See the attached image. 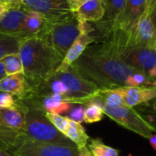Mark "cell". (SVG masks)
<instances>
[{"label": "cell", "instance_id": "38", "mask_svg": "<svg viewBox=\"0 0 156 156\" xmlns=\"http://www.w3.org/2000/svg\"><path fill=\"white\" fill-rule=\"evenodd\" d=\"M152 110H153L154 113H155L156 114V99L155 100H154V101H153V104H152Z\"/></svg>", "mask_w": 156, "mask_h": 156}, {"label": "cell", "instance_id": "17", "mask_svg": "<svg viewBox=\"0 0 156 156\" xmlns=\"http://www.w3.org/2000/svg\"><path fill=\"white\" fill-rule=\"evenodd\" d=\"M0 117L2 121L12 130L23 133L26 121V108L23 102L16 99L14 107L0 110Z\"/></svg>", "mask_w": 156, "mask_h": 156}, {"label": "cell", "instance_id": "21", "mask_svg": "<svg viewBox=\"0 0 156 156\" xmlns=\"http://www.w3.org/2000/svg\"><path fill=\"white\" fill-rule=\"evenodd\" d=\"M65 136L69 140H70L79 149L86 147L90 140V137L82 124L71 120H69V127L67 129Z\"/></svg>", "mask_w": 156, "mask_h": 156}, {"label": "cell", "instance_id": "39", "mask_svg": "<svg viewBox=\"0 0 156 156\" xmlns=\"http://www.w3.org/2000/svg\"><path fill=\"white\" fill-rule=\"evenodd\" d=\"M155 2H156V0H152V3H151V5H150V6H149V8H148V10H147L148 12L150 11V9L152 8V6H153V5H154V3H155Z\"/></svg>", "mask_w": 156, "mask_h": 156}, {"label": "cell", "instance_id": "11", "mask_svg": "<svg viewBox=\"0 0 156 156\" xmlns=\"http://www.w3.org/2000/svg\"><path fill=\"white\" fill-rule=\"evenodd\" d=\"M22 5L40 14L45 20L56 19L73 12L67 0H22Z\"/></svg>", "mask_w": 156, "mask_h": 156}, {"label": "cell", "instance_id": "2", "mask_svg": "<svg viewBox=\"0 0 156 156\" xmlns=\"http://www.w3.org/2000/svg\"><path fill=\"white\" fill-rule=\"evenodd\" d=\"M18 55L23 65V74L32 90L49 78L64 58L56 49L37 37L22 39Z\"/></svg>", "mask_w": 156, "mask_h": 156}, {"label": "cell", "instance_id": "8", "mask_svg": "<svg viewBox=\"0 0 156 156\" xmlns=\"http://www.w3.org/2000/svg\"><path fill=\"white\" fill-rule=\"evenodd\" d=\"M126 31L127 35L123 41L124 47L156 48V28L148 11H145L135 25L130 30Z\"/></svg>", "mask_w": 156, "mask_h": 156}, {"label": "cell", "instance_id": "36", "mask_svg": "<svg viewBox=\"0 0 156 156\" xmlns=\"http://www.w3.org/2000/svg\"><path fill=\"white\" fill-rule=\"evenodd\" d=\"M5 76V69H4V66L2 64V62L0 61V80L2 78H4Z\"/></svg>", "mask_w": 156, "mask_h": 156}, {"label": "cell", "instance_id": "37", "mask_svg": "<svg viewBox=\"0 0 156 156\" xmlns=\"http://www.w3.org/2000/svg\"><path fill=\"white\" fill-rule=\"evenodd\" d=\"M0 156H15V155H13L12 154H10V153H8V152H6V151H4V150L0 149Z\"/></svg>", "mask_w": 156, "mask_h": 156}, {"label": "cell", "instance_id": "30", "mask_svg": "<svg viewBox=\"0 0 156 156\" xmlns=\"http://www.w3.org/2000/svg\"><path fill=\"white\" fill-rule=\"evenodd\" d=\"M86 0H67L71 11L76 12L78 10V8L85 2Z\"/></svg>", "mask_w": 156, "mask_h": 156}, {"label": "cell", "instance_id": "13", "mask_svg": "<svg viewBox=\"0 0 156 156\" xmlns=\"http://www.w3.org/2000/svg\"><path fill=\"white\" fill-rule=\"evenodd\" d=\"M90 33H91V27L90 23H85L82 32L73 42L71 47L69 48L61 64L58 66L56 71L68 69L82 55V53L86 50V48L89 46L96 42V38Z\"/></svg>", "mask_w": 156, "mask_h": 156}, {"label": "cell", "instance_id": "9", "mask_svg": "<svg viewBox=\"0 0 156 156\" xmlns=\"http://www.w3.org/2000/svg\"><path fill=\"white\" fill-rule=\"evenodd\" d=\"M80 150L73 144L25 141L13 154L15 156H79Z\"/></svg>", "mask_w": 156, "mask_h": 156}, {"label": "cell", "instance_id": "3", "mask_svg": "<svg viewBox=\"0 0 156 156\" xmlns=\"http://www.w3.org/2000/svg\"><path fill=\"white\" fill-rule=\"evenodd\" d=\"M26 108V121L23 130L25 141L52 143L61 144H73L64 134L58 132L46 116L40 100L36 94L29 92L23 99H17Z\"/></svg>", "mask_w": 156, "mask_h": 156}, {"label": "cell", "instance_id": "24", "mask_svg": "<svg viewBox=\"0 0 156 156\" xmlns=\"http://www.w3.org/2000/svg\"><path fill=\"white\" fill-rule=\"evenodd\" d=\"M87 146L92 156H120L119 150L105 144L100 138H90Z\"/></svg>", "mask_w": 156, "mask_h": 156}, {"label": "cell", "instance_id": "40", "mask_svg": "<svg viewBox=\"0 0 156 156\" xmlns=\"http://www.w3.org/2000/svg\"><path fill=\"white\" fill-rule=\"evenodd\" d=\"M151 3H152V0H147V9H146V11L148 10V8H149V6H150Z\"/></svg>", "mask_w": 156, "mask_h": 156}, {"label": "cell", "instance_id": "20", "mask_svg": "<svg viewBox=\"0 0 156 156\" xmlns=\"http://www.w3.org/2000/svg\"><path fill=\"white\" fill-rule=\"evenodd\" d=\"M41 106L46 112L55 114H66L69 112L72 104L66 101L64 97L59 94H49L47 96H38Z\"/></svg>", "mask_w": 156, "mask_h": 156}, {"label": "cell", "instance_id": "22", "mask_svg": "<svg viewBox=\"0 0 156 156\" xmlns=\"http://www.w3.org/2000/svg\"><path fill=\"white\" fill-rule=\"evenodd\" d=\"M44 23L43 16L36 11L27 10L24 20V35L25 38L36 37L40 32Z\"/></svg>", "mask_w": 156, "mask_h": 156}, {"label": "cell", "instance_id": "7", "mask_svg": "<svg viewBox=\"0 0 156 156\" xmlns=\"http://www.w3.org/2000/svg\"><path fill=\"white\" fill-rule=\"evenodd\" d=\"M53 75L66 85L68 95L65 101L71 104L84 105L90 97L97 94L101 90L94 83L80 75L72 66L66 70L55 71Z\"/></svg>", "mask_w": 156, "mask_h": 156}, {"label": "cell", "instance_id": "19", "mask_svg": "<svg viewBox=\"0 0 156 156\" xmlns=\"http://www.w3.org/2000/svg\"><path fill=\"white\" fill-rule=\"evenodd\" d=\"M23 143V134L9 128L0 117V149L13 154Z\"/></svg>", "mask_w": 156, "mask_h": 156}, {"label": "cell", "instance_id": "23", "mask_svg": "<svg viewBox=\"0 0 156 156\" xmlns=\"http://www.w3.org/2000/svg\"><path fill=\"white\" fill-rule=\"evenodd\" d=\"M84 122L95 123L102 120L104 112L101 101L98 98V93L95 96H93L90 99V101L84 105Z\"/></svg>", "mask_w": 156, "mask_h": 156}, {"label": "cell", "instance_id": "5", "mask_svg": "<svg viewBox=\"0 0 156 156\" xmlns=\"http://www.w3.org/2000/svg\"><path fill=\"white\" fill-rule=\"evenodd\" d=\"M125 30L114 29L104 38L109 40L117 51L119 58L128 66L144 72L153 81L156 80V48L124 47ZM103 39V38H102Z\"/></svg>", "mask_w": 156, "mask_h": 156}, {"label": "cell", "instance_id": "25", "mask_svg": "<svg viewBox=\"0 0 156 156\" xmlns=\"http://www.w3.org/2000/svg\"><path fill=\"white\" fill-rule=\"evenodd\" d=\"M20 42V38L0 34V61L9 54L18 53Z\"/></svg>", "mask_w": 156, "mask_h": 156}, {"label": "cell", "instance_id": "18", "mask_svg": "<svg viewBox=\"0 0 156 156\" xmlns=\"http://www.w3.org/2000/svg\"><path fill=\"white\" fill-rule=\"evenodd\" d=\"M104 0H86L75 12L80 21L96 23L104 16Z\"/></svg>", "mask_w": 156, "mask_h": 156}, {"label": "cell", "instance_id": "4", "mask_svg": "<svg viewBox=\"0 0 156 156\" xmlns=\"http://www.w3.org/2000/svg\"><path fill=\"white\" fill-rule=\"evenodd\" d=\"M85 26L75 12H71L61 17L45 20L37 37L56 49L63 58L73 42L80 35Z\"/></svg>", "mask_w": 156, "mask_h": 156}, {"label": "cell", "instance_id": "29", "mask_svg": "<svg viewBox=\"0 0 156 156\" xmlns=\"http://www.w3.org/2000/svg\"><path fill=\"white\" fill-rule=\"evenodd\" d=\"M16 103V99L13 95L0 91V110L14 107Z\"/></svg>", "mask_w": 156, "mask_h": 156}, {"label": "cell", "instance_id": "31", "mask_svg": "<svg viewBox=\"0 0 156 156\" xmlns=\"http://www.w3.org/2000/svg\"><path fill=\"white\" fill-rule=\"evenodd\" d=\"M0 4L8 5L10 7L22 5V0H0Z\"/></svg>", "mask_w": 156, "mask_h": 156}, {"label": "cell", "instance_id": "10", "mask_svg": "<svg viewBox=\"0 0 156 156\" xmlns=\"http://www.w3.org/2000/svg\"><path fill=\"white\" fill-rule=\"evenodd\" d=\"M126 0H104V16L96 22L90 23L91 35L96 38V42L104 38L115 27L119 18L123 13Z\"/></svg>", "mask_w": 156, "mask_h": 156}, {"label": "cell", "instance_id": "15", "mask_svg": "<svg viewBox=\"0 0 156 156\" xmlns=\"http://www.w3.org/2000/svg\"><path fill=\"white\" fill-rule=\"evenodd\" d=\"M123 96L124 105L134 108L156 99V88L153 86H136L120 88Z\"/></svg>", "mask_w": 156, "mask_h": 156}, {"label": "cell", "instance_id": "16", "mask_svg": "<svg viewBox=\"0 0 156 156\" xmlns=\"http://www.w3.org/2000/svg\"><path fill=\"white\" fill-rule=\"evenodd\" d=\"M0 91L6 92L16 99H23L32 91L23 73L5 75L0 80Z\"/></svg>", "mask_w": 156, "mask_h": 156}, {"label": "cell", "instance_id": "32", "mask_svg": "<svg viewBox=\"0 0 156 156\" xmlns=\"http://www.w3.org/2000/svg\"><path fill=\"white\" fill-rule=\"evenodd\" d=\"M149 13H150V17L152 19V22H153V24L154 25L156 28V2L154 3V5L152 6V8L150 9Z\"/></svg>", "mask_w": 156, "mask_h": 156}, {"label": "cell", "instance_id": "12", "mask_svg": "<svg viewBox=\"0 0 156 156\" xmlns=\"http://www.w3.org/2000/svg\"><path fill=\"white\" fill-rule=\"evenodd\" d=\"M27 10L23 5L10 7L0 21V34L24 39V20Z\"/></svg>", "mask_w": 156, "mask_h": 156}, {"label": "cell", "instance_id": "27", "mask_svg": "<svg viewBox=\"0 0 156 156\" xmlns=\"http://www.w3.org/2000/svg\"><path fill=\"white\" fill-rule=\"evenodd\" d=\"M47 118L49 120V122L53 124V126L60 132L62 134L65 135L67 129L69 127V119L67 116H62L60 114H55V113H48L46 112Z\"/></svg>", "mask_w": 156, "mask_h": 156}, {"label": "cell", "instance_id": "41", "mask_svg": "<svg viewBox=\"0 0 156 156\" xmlns=\"http://www.w3.org/2000/svg\"><path fill=\"white\" fill-rule=\"evenodd\" d=\"M152 86H153V87H155L156 88V80L153 81V84H152Z\"/></svg>", "mask_w": 156, "mask_h": 156}, {"label": "cell", "instance_id": "33", "mask_svg": "<svg viewBox=\"0 0 156 156\" xmlns=\"http://www.w3.org/2000/svg\"><path fill=\"white\" fill-rule=\"evenodd\" d=\"M10 8V6L0 4V21L2 20V18L5 16V15L6 14V12L8 11V9Z\"/></svg>", "mask_w": 156, "mask_h": 156}, {"label": "cell", "instance_id": "35", "mask_svg": "<svg viewBox=\"0 0 156 156\" xmlns=\"http://www.w3.org/2000/svg\"><path fill=\"white\" fill-rule=\"evenodd\" d=\"M148 140H149V143H150L151 146L156 151V133H154L153 135H151Z\"/></svg>", "mask_w": 156, "mask_h": 156}, {"label": "cell", "instance_id": "34", "mask_svg": "<svg viewBox=\"0 0 156 156\" xmlns=\"http://www.w3.org/2000/svg\"><path fill=\"white\" fill-rule=\"evenodd\" d=\"M80 150V154H79V156H92L90 151L89 150L88 146L86 147H83L81 149H79Z\"/></svg>", "mask_w": 156, "mask_h": 156}, {"label": "cell", "instance_id": "28", "mask_svg": "<svg viewBox=\"0 0 156 156\" xmlns=\"http://www.w3.org/2000/svg\"><path fill=\"white\" fill-rule=\"evenodd\" d=\"M84 110L85 107L82 104H72L67 117L73 122L81 123L84 122Z\"/></svg>", "mask_w": 156, "mask_h": 156}, {"label": "cell", "instance_id": "1", "mask_svg": "<svg viewBox=\"0 0 156 156\" xmlns=\"http://www.w3.org/2000/svg\"><path fill=\"white\" fill-rule=\"evenodd\" d=\"M71 66L101 90L130 87L133 75L139 71L123 62L105 38L89 46Z\"/></svg>", "mask_w": 156, "mask_h": 156}, {"label": "cell", "instance_id": "14", "mask_svg": "<svg viewBox=\"0 0 156 156\" xmlns=\"http://www.w3.org/2000/svg\"><path fill=\"white\" fill-rule=\"evenodd\" d=\"M146 9L147 0H126L123 13L119 18L114 29L130 30Z\"/></svg>", "mask_w": 156, "mask_h": 156}, {"label": "cell", "instance_id": "6", "mask_svg": "<svg viewBox=\"0 0 156 156\" xmlns=\"http://www.w3.org/2000/svg\"><path fill=\"white\" fill-rule=\"evenodd\" d=\"M102 109L104 114L119 125L145 139H149L151 135L156 133L155 127L147 122L134 108L122 105L118 107L102 106Z\"/></svg>", "mask_w": 156, "mask_h": 156}, {"label": "cell", "instance_id": "26", "mask_svg": "<svg viewBox=\"0 0 156 156\" xmlns=\"http://www.w3.org/2000/svg\"><path fill=\"white\" fill-rule=\"evenodd\" d=\"M5 75L23 73V65L18 53L9 54L1 59Z\"/></svg>", "mask_w": 156, "mask_h": 156}]
</instances>
